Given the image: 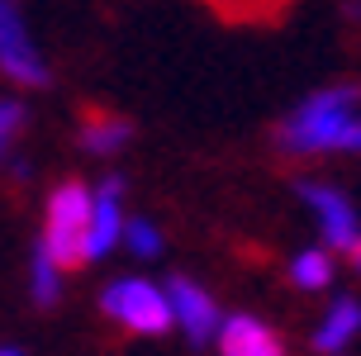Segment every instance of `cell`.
<instances>
[{"label": "cell", "instance_id": "cell-8", "mask_svg": "<svg viewBox=\"0 0 361 356\" xmlns=\"http://www.w3.org/2000/svg\"><path fill=\"white\" fill-rule=\"evenodd\" d=\"M214 338H219V352L224 356H286L281 338L262 319H252V314H228V319L219 323Z\"/></svg>", "mask_w": 361, "mask_h": 356}, {"label": "cell", "instance_id": "cell-6", "mask_svg": "<svg viewBox=\"0 0 361 356\" xmlns=\"http://www.w3.org/2000/svg\"><path fill=\"white\" fill-rule=\"evenodd\" d=\"M124 180L114 176L105 180L100 190H90V223H86V252H81V262H100L109 252L119 247V238H124Z\"/></svg>", "mask_w": 361, "mask_h": 356}, {"label": "cell", "instance_id": "cell-10", "mask_svg": "<svg viewBox=\"0 0 361 356\" xmlns=\"http://www.w3.org/2000/svg\"><path fill=\"white\" fill-rule=\"evenodd\" d=\"M290 281L300 285V290H324L333 281V257L324 247H305L295 252V262H290Z\"/></svg>", "mask_w": 361, "mask_h": 356}, {"label": "cell", "instance_id": "cell-4", "mask_svg": "<svg viewBox=\"0 0 361 356\" xmlns=\"http://www.w3.org/2000/svg\"><path fill=\"white\" fill-rule=\"evenodd\" d=\"M300 200L309 204V214L319 219V233H324L328 247L338 252H352L361 243V219L352 209V200L343 190H333L324 180H300Z\"/></svg>", "mask_w": 361, "mask_h": 356}, {"label": "cell", "instance_id": "cell-12", "mask_svg": "<svg viewBox=\"0 0 361 356\" xmlns=\"http://www.w3.org/2000/svg\"><path fill=\"white\" fill-rule=\"evenodd\" d=\"M57 295H62V266L43 247H34V300L48 309V304H57Z\"/></svg>", "mask_w": 361, "mask_h": 356}, {"label": "cell", "instance_id": "cell-2", "mask_svg": "<svg viewBox=\"0 0 361 356\" xmlns=\"http://www.w3.org/2000/svg\"><path fill=\"white\" fill-rule=\"evenodd\" d=\"M86 223H90V190L81 180H67L48 195L38 247L48 252L57 266H76L81 252H86Z\"/></svg>", "mask_w": 361, "mask_h": 356}, {"label": "cell", "instance_id": "cell-5", "mask_svg": "<svg viewBox=\"0 0 361 356\" xmlns=\"http://www.w3.org/2000/svg\"><path fill=\"white\" fill-rule=\"evenodd\" d=\"M0 71L15 86H43L48 81V62L38 57L34 38L24 29V15L10 0H0Z\"/></svg>", "mask_w": 361, "mask_h": 356}, {"label": "cell", "instance_id": "cell-13", "mask_svg": "<svg viewBox=\"0 0 361 356\" xmlns=\"http://www.w3.org/2000/svg\"><path fill=\"white\" fill-rule=\"evenodd\" d=\"M133 257H157L162 252V233L152 219H124V238H119Z\"/></svg>", "mask_w": 361, "mask_h": 356}, {"label": "cell", "instance_id": "cell-7", "mask_svg": "<svg viewBox=\"0 0 361 356\" xmlns=\"http://www.w3.org/2000/svg\"><path fill=\"white\" fill-rule=\"evenodd\" d=\"M166 304H171V328H180L190 342H209L219 333V323H224L219 304L209 300V290H200L185 276H176L166 285Z\"/></svg>", "mask_w": 361, "mask_h": 356}, {"label": "cell", "instance_id": "cell-1", "mask_svg": "<svg viewBox=\"0 0 361 356\" xmlns=\"http://www.w3.org/2000/svg\"><path fill=\"white\" fill-rule=\"evenodd\" d=\"M361 119V90L357 86H328V90H314L305 105L295 109L281 128V142L286 152H343V138L347 128Z\"/></svg>", "mask_w": 361, "mask_h": 356}, {"label": "cell", "instance_id": "cell-14", "mask_svg": "<svg viewBox=\"0 0 361 356\" xmlns=\"http://www.w3.org/2000/svg\"><path fill=\"white\" fill-rule=\"evenodd\" d=\"M19 124H24V105L19 100H0V157H5L10 138L19 133Z\"/></svg>", "mask_w": 361, "mask_h": 356}, {"label": "cell", "instance_id": "cell-9", "mask_svg": "<svg viewBox=\"0 0 361 356\" xmlns=\"http://www.w3.org/2000/svg\"><path fill=\"white\" fill-rule=\"evenodd\" d=\"M361 333V300H352V295H338V300L328 304V314L319 319V328H314V352L324 356H338L352 347V338Z\"/></svg>", "mask_w": 361, "mask_h": 356}, {"label": "cell", "instance_id": "cell-15", "mask_svg": "<svg viewBox=\"0 0 361 356\" xmlns=\"http://www.w3.org/2000/svg\"><path fill=\"white\" fill-rule=\"evenodd\" d=\"M347 257H352V266H357V276H361V243H357L352 252H347Z\"/></svg>", "mask_w": 361, "mask_h": 356}, {"label": "cell", "instance_id": "cell-16", "mask_svg": "<svg viewBox=\"0 0 361 356\" xmlns=\"http://www.w3.org/2000/svg\"><path fill=\"white\" fill-rule=\"evenodd\" d=\"M0 356H24V352H19V347H0Z\"/></svg>", "mask_w": 361, "mask_h": 356}, {"label": "cell", "instance_id": "cell-11", "mask_svg": "<svg viewBox=\"0 0 361 356\" xmlns=\"http://www.w3.org/2000/svg\"><path fill=\"white\" fill-rule=\"evenodd\" d=\"M124 142H128L124 119H95L90 128H81V147H86L90 157H114Z\"/></svg>", "mask_w": 361, "mask_h": 356}, {"label": "cell", "instance_id": "cell-3", "mask_svg": "<svg viewBox=\"0 0 361 356\" xmlns=\"http://www.w3.org/2000/svg\"><path fill=\"white\" fill-rule=\"evenodd\" d=\"M100 309H105L114 323H124L128 333H143V338H162L166 328H171L166 285H152V281H143V276H124V281L105 285Z\"/></svg>", "mask_w": 361, "mask_h": 356}]
</instances>
